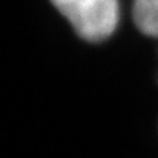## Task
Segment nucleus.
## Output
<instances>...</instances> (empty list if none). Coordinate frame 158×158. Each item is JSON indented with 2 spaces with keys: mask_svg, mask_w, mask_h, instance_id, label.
<instances>
[{
  "mask_svg": "<svg viewBox=\"0 0 158 158\" xmlns=\"http://www.w3.org/2000/svg\"><path fill=\"white\" fill-rule=\"evenodd\" d=\"M71 22L80 37L89 42L107 39L118 23L117 0H51Z\"/></svg>",
  "mask_w": 158,
  "mask_h": 158,
  "instance_id": "f257e3e1",
  "label": "nucleus"
},
{
  "mask_svg": "<svg viewBox=\"0 0 158 158\" xmlns=\"http://www.w3.org/2000/svg\"><path fill=\"white\" fill-rule=\"evenodd\" d=\"M134 22L151 37H158V0H134Z\"/></svg>",
  "mask_w": 158,
  "mask_h": 158,
  "instance_id": "f03ea898",
  "label": "nucleus"
}]
</instances>
